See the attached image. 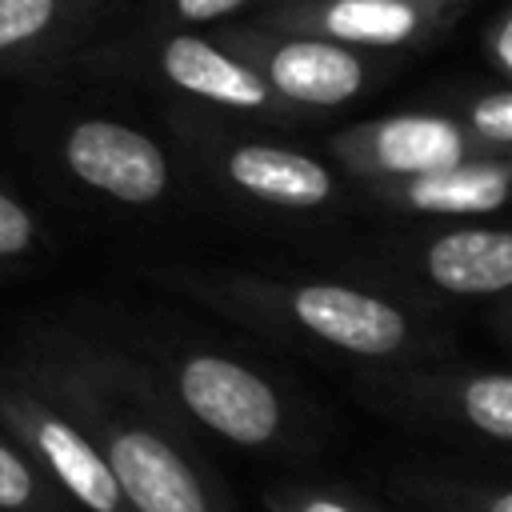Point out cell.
<instances>
[{"label":"cell","instance_id":"obj_15","mask_svg":"<svg viewBox=\"0 0 512 512\" xmlns=\"http://www.w3.org/2000/svg\"><path fill=\"white\" fill-rule=\"evenodd\" d=\"M472 128L480 140L504 148L512 140V92L508 88H496L488 96H480L472 104Z\"/></svg>","mask_w":512,"mask_h":512},{"label":"cell","instance_id":"obj_21","mask_svg":"<svg viewBox=\"0 0 512 512\" xmlns=\"http://www.w3.org/2000/svg\"><path fill=\"white\" fill-rule=\"evenodd\" d=\"M488 512H512V496H508V492H500V496L492 500V508H488Z\"/></svg>","mask_w":512,"mask_h":512},{"label":"cell","instance_id":"obj_18","mask_svg":"<svg viewBox=\"0 0 512 512\" xmlns=\"http://www.w3.org/2000/svg\"><path fill=\"white\" fill-rule=\"evenodd\" d=\"M244 4H252V0H172V12L184 24H212L220 16L240 12Z\"/></svg>","mask_w":512,"mask_h":512},{"label":"cell","instance_id":"obj_9","mask_svg":"<svg viewBox=\"0 0 512 512\" xmlns=\"http://www.w3.org/2000/svg\"><path fill=\"white\" fill-rule=\"evenodd\" d=\"M228 180L256 200L284 204V208H312L332 196V176L304 152L272 148V144H244L228 156Z\"/></svg>","mask_w":512,"mask_h":512},{"label":"cell","instance_id":"obj_11","mask_svg":"<svg viewBox=\"0 0 512 512\" xmlns=\"http://www.w3.org/2000/svg\"><path fill=\"white\" fill-rule=\"evenodd\" d=\"M36 448L48 460V468L56 472V480L92 512H120L124 492L112 476L108 456H100L72 424L56 420V416H40L36 420Z\"/></svg>","mask_w":512,"mask_h":512},{"label":"cell","instance_id":"obj_3","mask_svg":"<svg viewBox=\"0 0 512 512\" xmlns=\"http://www.w3.org/2000/svg\"><path fill=\"white\" fill-rule=\"evenodd\" d=\"M440 12V0H284L272 28L308 32L348 48H400Z\"/></svg>","mask_w":512,"mask_h":512},{"label":"cell","instance_id":"obj_2","mask_svg":"<svg viewBox=\"0 0 512 512\" xmlns=\"http://www.w3.org/2000/svg\"><path fill=\"white\" fill-rule=\"evenodd\" d=\"M68 168L124 204H152L168 188V160L156 140L128 124L84 120L64 140Z\"/></svg>","mask_w":512,"mask_h":512},{"label":"cell","instance_id":"obj_19","mask_svg":"<svg viewBox=\"0 0 512 512\" xmlns=\"http://www.w3.org/2000/svg\"><path fill=\"white\" fill-rule=\"evenodd\" d=\"M492 60H496V68L508 76L512 72V16L504 12L500 20H496V28H492Z\"/></svg>","mask_w":512,"mask_h":512},{"label":"cell","instance_id":"obj_13","mask_svg":"<svg viewBox=\"0 0 512 512\" xmlns=\"http://www.w3.org/2000/svg\"><path fill=\"white\" fill-rule=\"evenodd\" d=\"M464 416L492 440L512 436V380L504 372L476 376L464 388Z\"/></svg>","mask_w":512,"mask_h":512},{"label":"cell","instance_id":"obj_20","mask_svg":"<svg viewBox=\"0 0 512 512\" xmlns=\"http://www.w3.org/2000/svg\"><path fill=\"white\" fill-rule=\"evenodd\" d=\"M300 512H348L344 504H332V500H308Z\"/></svg>","mask_w":512,"mask_h":512},{"label":"cell","instance_id":"obj_6","mask_svg":"<svg viewBox=\"0 0 512 512\" xmlns=\"http://www.w3.org/2000/svg\"><path fill=\"white\" fill-rule=\"evenodd\" d=\"M108 464L136 512H208L192 468L152 432H116L108 444Z\"/></svg>","mask_w":512,"mask_h":512},{"label":"cell","instance_id":"obj_16","mask_svg":"<svg viewBox=\"0 0 512 512\" xmlns=\"http://www.w3.org/2000/svg\"><path fill=\"white\" fill-rule=\"evenodd\" d=\"M32 500V472L16 452L0 444V508H24Z\"/></svg>","mask_w":512,"mask_h":512},{"label":"cell","instance_id":"obj_5","mask_svg":"<svg viewBox=\"0 0 512 512\" xmlns=\"http://www.w3.org/2000/svg\"><path fill=\"white\" fill-rule=\"evenodd\" d=\"M292 312L320 340L360 356H388L408 336V324L392 304L344 284H304L292 296Z\"/></svg>","mask_w":512,"mask_h":512},{"label":"cell","instance_id":"obj_14","mask_svg":"<svg viewBox=\"0 0 512 512\" xmlns=\"http://www.w3.org/2000/svg\"><path fill=\"white\" fill-rule=\"evenodd\" d=\"M64 0H0V52L40 40L60 24Z\"/></svg>","mask_w":512,"mask_h":512},{"label":"cell","instance_id":"obj_1","mask_svg":"<svg viewBox=\"0 0 512 512\" xmlns=\"http://www.w3.org/2000/svg\"><path fill=\"white\" fill-rule=\"evenodd\" d=\"M180 396L196 420L232 444H268L280 428L276 392L256 372L224 356H192L180 368Z\"/></svg>","mask_w":512,"mask_h":512},{"label":"cell","instance_id":"obj_12","mask_svg":"<svg viewBox=\"0 0 512 512\" xmlns=\"http://www.w3.org/2000/svg\"><path fill=\"white\" fill-rule=\"evenodd\" d=\"M404 200L420 212L476 216L496 212L508 200V164H452L424 176H408Z\"/></svg>","mask_w":512,"mask_h":512},{"label":"cell","instance_id":"obj_4","mask_svg":"<svg viewBox=\"0 0 512 512\" xmlns=\"http://www.w3.org/2000/svg\"><path fill=\"white\" fill-rule=\"evenodd\" d=\"M248 56H260L264 84L292 104L332 108L364 88V60L348 44L324 36L288 32L280 40H252Z\"/></svg>","mask_w":512,"mask_h":512},{"label":"cell","instance_id":"obj_22","mask_svg":"<svg viewBox=\"0 0 512 512\" xmlns=\"http://www.w3.org/2000/svg\"><path fill=\"white\" fill-rule=\"evenodd\" d=\"M276 4H284V0H276Z\"/></svg>","mask_w":512,"mask_h":512},{"label":"cell","instance_id":"obj_10","mask_svg":"<svg viewBox=\"0 0 512 512\" xmlns=\"http://www.w3.org/2000/svg\"><path fill=\"white\" fill-rule=\"evenodd\" d=\"M428 276L460 296H488L512 280V236L496 228L448 232L428 248Z\"/></svg>","mask_w":512,"mask_h":512},{"label":"cell","instance_id":"obj_7","mask_svg":"<svg viewBox=\"0 0 512 512\" xmlns=\"http://www.w3.org/2000/svg\"><path fill=\"white\" fill-rule=\"evenodd\" d=\"M160 72L200 96V100H212V104H224V108H240V112H256V108H268L272 104V88L264 84L260 68L228 56L224 48H216L212 40L204 36H192V32H180V36H168L164 48H160Z\"/></svg>","mask_w":512,"mask_h":512},{"label":"cell","instance_id":"obj_17","mask_svg":"<svg viewBox=\"0 0 512 512\" xmlns=\"http://www.w3.org/2000/svg\"><path fill=\"white\" fill-rule=\"evenodd\" d=\"M32 216L12 200V196H4L0 192V256H16V252H24L28 244H32Z\"/></svg>","mask_w":512,"mask_h":512},{"label":"cell","instance_id":"obj_8","mask_svg":"<svg viewBox=\"0 0 512 512\" xmlns=\"http://www.w3.org/2000/svg\"><path fill=\"white\" fill-rule=\"evenodd\" d=\"M360 152L392 176H424V172L460 164L468 144H464V132L456 120L408 112V116H388V120L364 128Z\"/></svg>","mask_w":512,"mask_h":512}]
</instances>
